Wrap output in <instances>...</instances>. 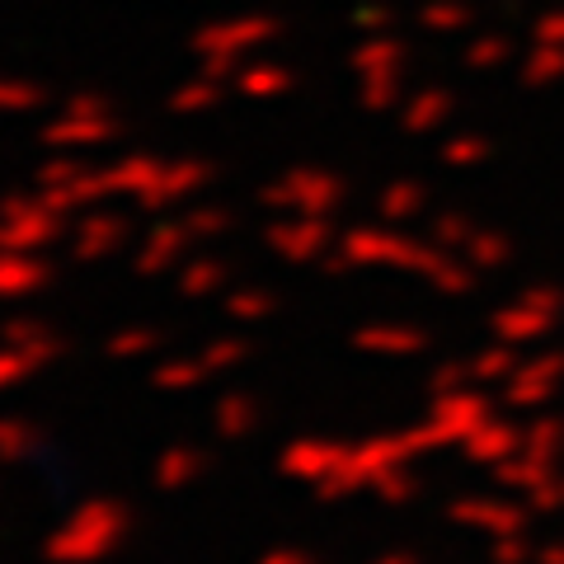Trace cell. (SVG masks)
Instances as JSON below:
<instances>
[{
	"mask_svg": "<svg viewBox=\"0 0 564 564\" xmlns=\"http://www.w3.org/2000/svg\"><path fill=\"white\" fill-rule=\"evenodd\" d=\"M231 311H236V315H259V311H269V296H240Z\"/></svg>",
	"mask_w": 564,
	"mask_h": 564,
	"instance_id": "6",
	"label": "cell"
},
{
	"mask_svg": "<svg viewBox=\"0 0 564 564\" xmlns=\"http://www.w3.org/2000/svg\"><path fill=\"white\" fill-rule=\"evenodd\" d=\"M212 90H217V80H203V85H188V90L174 95V109H198V104L212 99Z\"/></svg>",
	"mask_w": 564,
	"mask_h": 564,
	"instance_id": "3",
	"label": "cell"
},
{
	"mask_svg": "<svg viewBox=\"0 0 564 564\" xmlns=\"http://www.w3.org/2000/svg\"><path fill=\"white\" fill-rule=\"evenodd\" d=\"M245 423H250V404H245V400H231V404H221V429L240 433Z\"/></svg>",
	"mask_w": 564,
	"mask_h": 564,
	"instance_id": "4",
	"label": "cell"
},
{
	"mask_svg": "<svg viewBox=\"0 0 564 564\" xmlns=\"http://www.w3.org/2000/svg\"><path fill=\"white\" fill-rule=\"evenodd\" d=\"M278 33L273 20H263V14H240L231 24H212L198 33V52L203 57H236V52L254 47V43H269Z\"/></svg>",
	"mask_w": 564,
	"mask_h": 564,
	"instance_id": "1",
	"label": "cell"
},
{
	"mask_svg": "<svg viewBox=\"0 0 564 564\" xmlns=\"http://www.w3.org/2000/svg\"><path fill=\"white\" fill-rule=\"evenodd\" d=\"M240 85L250 95H278V90H288V85H292V76L282 66H254V70H245Z\"/></svg>",
	"mask_w": 564,
	"mask_h": 564,
	"instance_id": "2",
	"label": "cell"
},
{
	"mask_svg": "<svg viewBox=\"0 0 564 564\" xmlns=\"http://www.w3.org/2000/svg\"><path fill=\"white\" fill-rule=\"evenodd\" d=\"M33 99H39V90H29V85H0V104L20 109V104H33Z\"/></svg>",
	"mask_w": 564,
	"mask_h": 564,
	"instance_id": "5",
	"label": "cell"
}]
</instances>
